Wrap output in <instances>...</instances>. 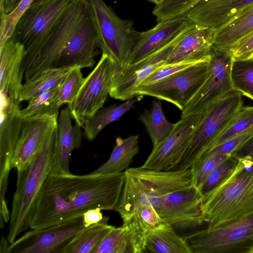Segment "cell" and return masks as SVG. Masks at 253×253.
Returning <instances> with one entry per match:
<instances>
[{
  "label": "cell",
  "instance_id": "e575fe53",
  "mask_svg": "<svg viewBox=\"0 0 253 253\" xmlns=\"http://www.w3.org/2000/svg\"><path fill=\"white\" fill-rule=\"evenodd\" d=\"M253 126V106H243L213 141L209 149Z\"/></svg>",
  "mask_w": 253,
  "mask_h": 253
},
{
  "label": "cell",
  "instance_id": "d590c367",
  "mask_svg": "<svg viewBox=\"0 0 253 253\" xmlns=\"http://www.w3.org/2000/svg\"><path fill=\"white\" fill-rule=\"evenodd\" d=\"M230 155H202L190 168L192 171V185L201 190L209 175Z\"/></svg>",
  "mask_w": 253,
  "mask_h": 253
},
{
  "label": "cell",
  "instance_id": "f907efd6",
  "mask_svg": "<svg viewBox=\"0 0 253 253\" xmlns=\"http://www.w3.org/2000/svg\"><path fill=\"white\" fill-rule=\"evenodd\" d=\"M252 253H253V250L252 251Z\"/></svg>",
  "mask_w": 253,
  "mask_h": 253
},
{
  "label": "cell",
  "instance_id": "4316f807",
  "mask_svg": "<svg viewBox=\"0 0 253 253\" xmlns=\"http://www.w3.org/2000/svg\"><path fill=\"white\" fill-rule=\"evenodd\" d=\"M253 33V6L221 27L214 29L212 47L229 50Z\"/></svg>",
  "mask_w": 253,
  "mask_h": 253
},
{
  "label": "cell",
  "instance_id": "ac0fdd59",
  "mask_svg": "<svg viewBox=\"0 0 253 253\" xmlns=\"http://www.w3.org/2000/svg\"><path fill=\"white\" fill-rule=\"evenodd\" d=\"M58 117L43 116L24 119L12 160V168L20 170L32 161L56 126Z\"/></svg>",
  "mask_w": 253,
  "mask_h": 253
},
{
  "label": "cell",
  "instance_id": "681fc988",
  "mask_svg": "<svg viewBox=\"0 0 253 253\" xmlns=\"http://www.w3.org/2000/svg\"><path fill=\"white\" fill-rule=\"evenodd\" d=\"M37 0H33V2L36 1Z\"/></svg>",
  "mask_w": 253,
  "mask_h": 253
},
{
  "label": "cell",
  "instance_id": "f546056e",
  "mask_svg": "<svg viewBox=\"0 0 253 253\" xmlns=\"http://www.w3.org/2000/svg\"><path fill=\"white\" fill-rule=\"evenodd\" d=\"M149 135L153 148L163 142L172 132L175 123L166 118L161 101L153 100L150 109H145L138 117Z\"/></svg>",
  "mask_w": 253,
  "mask_h": 253
},
{
  "label": "cell",
  "instance_id": "d6986e66",
  "mask_svg": "<svg viewBox=\"0 0 253 253\" xmlns=\"http://www.w3.org/2000/svg\"><path fill=\"white\" fill-rule=\"evenodd\" d=\"M253 6V0H201L186 14L194 24L213 29Z\"/></svg>",
  "mask_w": 253,
  "mask_h": 253
},
{
  "label": "cell",
  "instance_id": "277c9868",
  "mask_svg": "<svg viewBox=\"0 0 253 253\" xmlns=\"http://www.w3.org/2000/svg\"><path fill=\"white\" fill-rule=\"evenodd\" d=\"M72 0H38L33 2L18 20L9 38L25 50L23 73L38 55L49 33Z\"/></svg>",
  "mask_w": 253,
  "mask_h": 253
},
{
  "label": "cell",
  "instance_id": "ba28073f",
  "mask_svg": "<svg viewBox=\"0 0 253 253\" xmlns=\"http://www.w3.org/2000/svg\"><path fill=\"white\" fill-rule=\"evenodd\" d=\"M119 68L108 54L102 53L99 62L85 78L74 100L68 106L76 124L82 127L103 107Z\"/></svg>",
  "mask_w": 253,
  "mask_h": 253
},
{
  "label": "cell",
  "instance_id": "7c38bea8",
  "mask_svg": "<svg viewBox=\"0 0 253 253\" xmlns=\"http://www.w3.org/2000/svg\"><path fill=\"white\" fill-rule=\"evenodd\" d=\"M85 227L83 216L43 228L32 229L10 244L7 253H63Z\"/></svg>",
  "mask_w": 253,
  "mask_h": 253
},
{
  "label": "cell",
  "instance_id": "ffe728a7",
  "mask_svg": "<svg viewBox=\"0 0 253 253\" xmlns=\"http://www.w3.org/2000/svg\"><path fill=\"white\" fill-rule=\"evenodd\" d=\"M191 23L185 14L159 21L153 28L140 32L127 64L138 62L164 47Z\"/></svg>",
  "mask_w": 253,
  "mask_h": 253
},
{
  "label": "cell",
  "instance_id": "e0dca14e",
  "mask_svg": "<svg viewBox=\"0 0 253 253\" xmlns=\"http://www.w3.org/2000/svg\"><path fill=\"white\" fill-rule=\"evenodd\" d=\"M205 113L192 114L175 123L171 133L161 143L153 147L141 167L154 170H169L181 157Z\"/></svg>",
  "mask_w": 253,
  "mask_h": 253
},
{
  "label": "cell",
  "instance_id": "4fadbf2b",
  "mask_svg": "<svg viewBox=\"0 0 253 253\" xmlns=\"http://www.w3.org/2000/svg\"><path fill=\"white\" fill-rule=\"evenodd\" d=\"M203 198L200 190L191 185L160 197L155 210L162 222L175 229L195 228L205 222L201 210Z\"/></svg>",
  "mask_w": 253,
  "mask_h": 253
},
{
  "label": "cell",
  "instance_id": "7a4b0ae2",
  "mask_svg": "<svg viewBox=\"0 0 253 253\" xmlns=\"http://www.w3.org/2000/svg\"><path fill=\"white\" fill-rule=\"evenodd\" d=\"M57 162L56 126L32 161L25 168L17 171L7 236L10 244L30 228L41 190Z\"/></svg>",
  "mask_w": 253,
  "mask_h": 253
},
{
  "label": "cell",
  "instance_id": "bcb514c9",
  "mask_svg": "<svg viewBox=\"0 0 253 253\" xmlns=\"http://www.w3.org/2000/svg\"><path fill=\"white\" fill-rule=\"evenodd\" d=\"M18 0H0V14H7L16 7Z\"/></svg>",
  "mask_w": 253,
  "mask_h": 253
},
{
  "label": "cell",
  "instance_id": "2e32d148",
  "mask_svg": "<svg viewBox=\"0 0 253 253\" xmlns=\"http://www.w3.org/2000/svg\"><path fill=\"white\" fill-rule=\"evenodd\" d=\"M0 193L5 195L15 150L20 138L24 119L20 101L0 93Z\"/></svg>",
  "mask_w": 253,
  "mask_h": 253
},
{
  "label": "cell",
  "instance_id": "3957f363",
  "mask_svg": "<svg viewBox=\"0 0 253 253\" xmlns=\"http://www.w3.org/2000/svg\"><path fill=\"white\" fill-rule=\"evenodd\" d=\"M233 172L203 196L202 215L208 226H215L253 212V159H238Z\"/></svg>",
  "mask_w": 253,
  "mask_h": 253
},
{
  "label": "cell",
  "instance_id": "9a60e30c",
  "mask_svg": "<svg viewBox=\"0 0 253 253\" xmlns=\"http://www.w3.org/2000/svg\"><path fill=\"white\" fill-rule=\"evenodd\" d=\"M193 25L192 23L189 25L168 44L146 58L119 68L113 77L110 96L120 100L133 97L136 87L155 70L166 64L174 44Z\"/></svg>",
  "mask_w": 253,
  "mask_h": 253
},
{
  "label": "cell",
  "instance_id": "d4e9b609",
  "mask_svg": "<svg viewBox=\"0 0 253 253\" xmlns=\"http://www.w3.org/2000/svg\"><path fill=\"white\" fill-rule=\"evenodd\" d=\"M73 119L68 107L59 114L57 129L58 162L55 168L65 172H70L69 163L73 150L79 148L83 134L80 126L72 124Z\"/></svg>",
  "mask_w": 253,
  "mask_h": 253
},
{
  "label": "cell",
  "instance_id": "ab89813d",
  "mask_svg": "<svg viewBox=\"0 0 253 253\" xmlns=\"http://www.w3.org/2000/svg\"><path fill=\"white\" fill-rule=\"evenodd\" d=\"M32 2L33 0H18L12 12L0 14V46L11 37L18 20Z\"/></svg>",
  "mask_w": 253,
  "mask_h": 253
},
{
  "label": "cell",
  "instance_id": "836d02e7",
  "mask_svg": "<svg viewBox=\"0 0 253 253\" xmlns=\"http://www.w3.org/2000/svg\"><path fill=\"white\" fill-rule=\"evenodd\" d=\"M231 79L233 89L253 101V57L233 59Z\"/></svg>",
  "mask_w": 253,
  "mask_h": 253
},
{
  "label": "cell",
  "instance_id": "6da1fadb",
  "mask_svg": "<svg viewBox=\"0 0 253 253\" xmlns=\"http://www.w3.org/2000/svg\"><path fill=\"white\" fill-rule=\"evenodd\" d=\"M125 176V171L76 175L54 168L40 193L30 228L57 224L94 208L114 210Z\"/></svg>",
  "mask_w": 253,
  "mask_h": 253
},
{
  "label": "cell",
  "instance_id": "cb8c5ba5",
  "mask_svg": "<svg viewBox=\"0 0 253 253\" xmlns=\"http://www.w3.org/2000/svg\"><path fill=\"white\" fill-rule=\"evenodd\" d=\"M213 34V29L194 24L174 44L166 64L209 57Z\"/></svg>",
  "mask_w": 253,
  "mask_h": 253
},
{
  "label": "cell",
  "instance_id": "1f68e13d",
  "mask_svg": "<svg viewBox=\"0 0 253 253\" xmlns=\"http://www.w3.org/2000/svg\"><path fill=\"white\" fill-rule=\"evenodd\" d=\"M108 217L79 232L65 247L63 253H93L114 226L108 224Z\"/></svg>",
  "mask_w": 253,
  "mask_h": 253
},
{
  "label": "cell",
  "instance_id": "603a6c76",
  "mask_svg": "<svg viewBox=\"0 0 253 253\" xmlns=\"http://www.w3.org/2000/svg\"><path fill=\"white\" fill-rule=\"evenodd\" d=\"M126 171L138 179L153 197H162L192 185L191 169L160 170L139 167L129 168Z\"/></svg>",
  "mask_w": 253,
  "mask_h": 253
},
{
  "label": "cell",
  "instance_id": "f6af8a7d",
  "mask_svg": "<svg viewBox=\"0 0 253 253\" xmlns=\"http://www.w3.org/2000/svg\"><path fill=\"white\" fill-rule=\"evenodd\" d=\"M237 159L249 157L253 159V136L231 154Z\"/></svg>",
  "mask_w": 253,
  "mask_h": 253
},
{
  "label": "cell",
  "instance_id": "5bb4252c",
  "mask_svg": "<svg viewBox=\"0 0 253 253\" xmlns=\"http://www.w3.org/2000/svg\"><path fill=\"white\" fill-rule=\"evenodd\" d=\"M100 40L95 16L90 5L61 52L55 67L91 68L95 61Z\"/></svg>",
  "mask_w": 253,
  "mask_h": 253
},
{
  "label": "cell",
  "instance_id": "30bf717a",
  "mask_svg": "<svg viewBox=\"0 0 253 253\" xmlns=\"http://www.w3.org/2000/svg\"><path fill=\"white\" fill-rule=\"evenodd\" d=\"M89 6L87 0H72L49 33L36 59L24 72L25 81L54 67L61 52Z\"/></svg>",
  "mask_w": 253,
  "mask_h": 253
},
{
  "label": "cell",
  "instance_id": "484cf974",
  "mask_svg": "<svg viewBox=\"0 0 253 253\" xmlns=\"http://www.w3.org/2000/svg\"><path fill=\"white\" fill-rule=\"evenodd\" d=\"M191 253L183 237L169 224L162 223L146 232L143 253Z\"/></svg>",
  "mask_w": 253,
  "mask_h": 253
},
{
  "label": "cell",
  "instance_id": "7bdbcfd3",
  "mask_svg": "<svg viewBox=\"0 0 253 253\" xmlns=\"http://www.w3.org/2000/svg\"><path fill=\"white\" fill-rule=\"evenodd\" d=\"M228 50L233 59H244L253 56V33L239 42Z\"/></svg>",
  "mask_w": 253,
  "mask_h": 253
},
{
  "label": "cell",
  "instance_id": "d6a6232c",
  "mask_svg": "<svg viewBox=\"0 0 253 253\" xmlns=\"http://www.w3.org/2000/svg\"><path fill=\"white\" fill-rule=\"evenodd\" d=\"M60 84L29 101L27 106L21 110L23 119L43 116H58L61 106L59 104L57 95Z\"/></svg>",
  "mask_w": 253,
  "mask_h": 253
},
{
  "label": "cell",
  "instance_id": "74e56055",
  "mask_svg": "<svg viewBox=\"0 0 253 253\" xmlns=\"http://www.w3.org/2000/svg\"><path fill=\"white\" fill-rule=\"evenodd\" d=\"M81 69L79 67L72 68L60 84L57 98L61 106L66 103L70 105L77 95L85 79Z\"/></svg>",
  "mask_w": 253,
  "mask_h": 253
},
{
  "label": "cell",
  "instance_id": "44dd1931",
  "mask_svg": "<svg viewBox=\"0 0 253 253\" xmlns=\"http://www.w3.org/2000/svg\"><path fill=\"white\" fill-rule=\"evenodd\" d=\"M25 55L23 45L10 38L0 46V92L14 100L20 101Z\"/></svg>",
  "mask_w": 253,
  "mask_h": 253
},
{
  "label": "cell",
  "instance_id": "b9f144b4",
  "mask_svg": "<svg viewBox=\"0 0 253 253\" xmlns=\"http://www.w3.org/2000/svg\"><path fill=\"white\" fill-rule=\"evenodd\" d=\"M253 136V126L209 149L203 155L231 154L235 150L243 144Z\"/></svg>",
  "mask_w": 253,
  "mask_h": 253
},
{
  "label": "cell",
  "instance_id": "7dc6e473",
  "mask_svg": "<svg viewBox=\"0 0 253 253\" xmlns=\"http://www.w3.org/2000/svg\"><path fill=\"white\" fill-rule=\"evenodd\" d=\"M9 245L10 243L8 241L7 237H2L0 244V253H7Z\"/></svg>",
  "mask_w": 253,
  "mask_h": 253
},
{
  "label": "cell",
  "instance_id": "f35d334b",
  "mask_svg": "<svg viewBox=\"0 0 253 253\" xmlns=\"http://www.w3.org/2000/svg\"><path fill=\"white\" fill-rule=\"evenodd\" d=\"M239 162L238 159L230 155L221 162L209 175L200 191L203 196L220 185L233 172Z\"/></svg>",
  "mask_w": 253,
  "mask_h": 253
},
{
  "label": "cell",
  "instance_id": "52a82bcc",
  "mask_svg": "<svg viewBox=\"0 0 253 253\" xmlns=\"http://www.w3.org/2000/svg\"><path fill=\"white\" fill-rule=\"evenodd\" d=\"M93 10L98 31L100 48L120 67L127 64L140 32L132 20L120 18L104 0H87Z\"/></svg>",
  "mask_w": 253,
  "mask_h": 253
},
{
  "label": "cell",
  "instance_id": "8d00e7d4",
  "mask_svg": "<svg viewBox=\"0 0 253 253\" xmlns=\"http://www.w3.org/2000/svg\"><path fill=\"white\" fill-rule=\"evenodd\" d=\"M201 0H164L156 5L152 13L158 22L185 15Z\"/></svg>",
  "mask_w": 253,
  "mask_h": 253
},
{
  "label": "cell",
  "instance_id": "c3c4849f",
  "mask_svg": "<svg viewBox=\"0 0 253 253\" xmlns=\"http://www.w3.org/2000/svg\"><path fill=\"white\" fill-rule=\"evenodd\" d=\"M154 3H155L156 5L159 4L161 2H162L164 0H148Z\"/></svg>",
  "mask_w": 253,
  "mask_h": 253
},
{
  "label": "cell",
  "instance_id": "9c48e42d",
  "mask_svg": "<svg viewBox=\"0 0 253 253\" xmlns=\"http://www.w3.org/2000/svg\"><path fill=\"white\" fill-rule=\"evenodd\" d=\"M210 59L152 84L138 85L134 96L154 97L172 103L182 111L206 80Z\"/></svg>",
  "mask_w": 253,
  "mask_h": 253
},
{
  "label": "cell",
  "instance_id": "7402d4cb",
  "mask_svg": "<svg viewBox=\"0 0 253 253\" xmlns=\"http://www.w3.org/2000/svg\"><path fill=\"white\" fill-rule=\"evenodd\" d=\"M123 221L122 226L114 227L93 253H143L147 230L133 218Z\"/></svg>",
  "mask_w": 253,
  "mask_h": 253
},
{
  "label": "cell",
  "instance_id": "83f0119b",
  "mask_svg": "<svg viewBox=\"0 0 253 253\" xmlns=\"http://www.w3.org/2000/svg\"><path fill=\"white\" fill-rule=\"evenodd\" d=\"M139 135H130L125 138L118 137L108 160L93 174H108L120 173L129 169L133 159L139 151Z\"/></svg>",
  "mask_w": 253,
  "mask_h": 253
},
{
  "label": "cell",
  "instance_id": "ee69618b",
  "mask_svg": "<svg viewBox=\"0 0 253 253\" xmlns=\"http://www.w3.org/2000/svg\"><path fill=\"white\" fill-rule=\"evenodd\" d=\"M101 211L97 208L89 210L83 214V222L85 227L99 223L105 219Z\"/></svg>",
  "mask_w": 253,
  "mask_h": 253
},
{
  "label": "cell",
  "instance_id": "8fae6325",
  "mask_svg": "<svg viewBox=\"0 0 253 253\" xmlns=\"http://www.w3.org/2000/svg\"><path fill=\"white\" fill-rule=\"evenodd\" d=\"M232 61L229 50L212 47L208 76L181 111V118L205 113L211 104L233 89L231 79Z\"/></svg>",
  "mask_w": 253,
  "mask_h": 253
},
{
  "label": "cell",
  "instance_id": "f1b7e54d",
  "mask_svg": "<svg viewBox=\"0 0 253 253\" xmlns=\"http://www.w3.org/2000/svg\"><path fill=\"white\" fill-rule=\"evenodd\" d=\"M140 100V97L132 98L119 105L114 104L101 108L83 125L82 127L85 138L88 141H92L107 126L120 119Z\"/></svg>",
  "mask_w": 253,
  "mask_h": 253
},
{
  "label": "cell",
  "instance_id": "5b68a950",
  "mask_svg": "<svg viewBox=\"0 0 253 253\" xmlns=\"http://www.w3.org/2000/svg\"><path fill=\"white\" fill-rule=\"evenodd\" d=\"M242 95L233 89L207 108L179 159L168 170L190 169L243 106Z\"/></svg>",
  "mask_w": 253,
  "mask_h": 253
},
{
  "label": "cell",
  "instance_id": "8992f818",
  "mask_svg": "<svg viewBox=\"0 0 253 253\" xmlns=\"http://www.w3.org/2000/svg\"><path fill=\"white\" fill-rule=\"evenodd\" d=\"M191 253H252L253 212L183 237Z\"/></svg>",
  "mask_w": 253,
  "mask_h": 253
},
{
  "label": "cell",
  "instance_id": "816d5d0a",
  "mask_svg": "<svg viewBox=\"0 0 253 253\" xmlns=\"http://www.w3.org/2000/svg\"><path fill=\"white\" fill-rule=\"evenodd\" d=\"M252 57H253V56Z\"/></svg>",
  "mask_w": 253,
  "mask_h": 253
},
{
  "label": "cell",
  "instance_id": "4dcf8cb0",
  "mask_svg": "<svg viewBox=\"0 0 253 253\" xmlns=\"http://www.w3.org/2000/svg\"><path fill=\"white\" fill-rule=\"evenodd\" d=\"M72 68H50L37 77L25 81L21 89L20 101H29L33 98L60 85Z\"/></svg>",
  "mask_w": 253,
  "mask_h": 253
},
{
  "label": "cell",
  "instance_id": "60d3db41",
  "mask_svg": "<svg viewBox=\"0 0 253 253\" xmlns=\"http://www.w3.org/2000/svg\"><path fill=\"white\" fill-rule=\"evenodd\" d=\"M210 56L205 59L199 60H183L171 64H165L155 70L138 85H143L152 84L173 74L208 60L210 59Z\"/></svg>",
  "mask_w": 253,
  "mask_h": 253
}]
</instances>
